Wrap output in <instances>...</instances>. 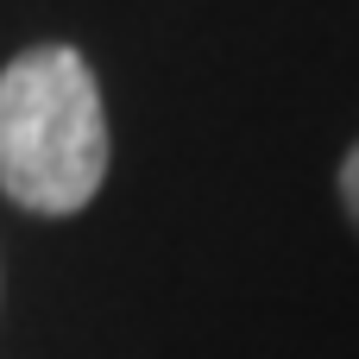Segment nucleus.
<instances>
[{
	"mask_svg": "<svg viewBox=\"0 0 359 359\" xmlns=\"http://www.w3.org/2000/svg\"><path fill=\"white\" fill-rule=\"evenodd\" d=\"M334 189H341V208H347V221L359 227V139L347 145V158H341V170H334Z\"/></svg>",
	"mask_w": 359,
	"mask_h": 359,
	"instance_id": "nucleus-2",
	"label": "nucleus"
},
{
	"mask_svg": "<svg viewBox=\"0 0 359 359\" xmlns=\"http://www.w3.org/2000/svg\"><path fill=\"white\" fill-rule=\"evenodd\" d=\"M107 183L101 82L76 44H32L0 69V196L25 215H82Z\"/></svg>",
	"mask_w": 359,
	"mask_h": 359,
	"instance_id": "nucleus-1",
	"label": "nucleus"
}]
</instances>
